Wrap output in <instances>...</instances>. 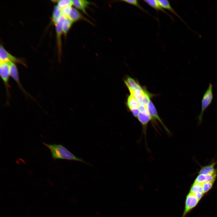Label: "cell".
<instances>
[{"label":"cell","mask_w":217,"mask_h":217,"mask_svg":"<svg viewBox=\"0 0 217 217\" xmlns=\"http://www.w3.org/2000/svg\"><path fill=\"white\" fill-rule=\"evenodd\" d=\"M147 111L151 117L153 121L158 120L160 122L165 131L168 133H169L170 131L169 130L164 124L159 117L155 106L151 100L149 101L147 105Z\"/></svg>","instance_id":"obj_7"},{"label":"cell","mask_w":217,"mask_h":217,"mask_svg":"<svg viewBox=\"0 0 217 217\" xmlns=\"http://www.w3.org/2000/svg\"><path fill=\"white\" fill-rule=\"evenodd\" d=\"M61 16V9L57 5L55 6L54 8L52 15V20L55 25L58 22Z\"/></svg>","instance_id":"obj_21"},{"label":"cell","mask_w":217,"mask_h":217,"mask_svg":"<svg viewBox=\"0 0 217 217\" xmlns=\"http://www.w3.org/2000/svg\"><path fill=\"white\" fill-rule=\"evenodd\" d=\"M143 1L149 6L156 10L157 12L158 11H161L168 15L172 20L173 19L171 16L161 6L158 0H144Z\"/></svg>","instance_id":"obj_15"},{"label":"cell","mask_w":217,"mask_h":217,"mask_svg":"<svg viewBox=\"0 0 217 217\" xmlns=\"http://www.w3.org/2000/svg\"><path fill=\"white\" fill-rule=\"evenodd\" d=\"M72 8V5H69L61 9V16L67 17Z\"/></svg>","instance_id":"obj_25"},{"label":"cell","mask_w":217,"mask_h":217,"mask_svg":"<svg viewBox=\"0 0 217 217\" xmlns=\"http://www.w3.org/2000/svg\"><path fill=\"white\" fill-rule=\"evenodd\" d=\"M0 62L16 63L22 64L25 67L26 64L24 61L16 58L8 52L3 46L1 45L0 47Z\"/></svg>","instance_id":"obj_5"},{"label":"cell","mask_w":217,"mask_h":217,"mask_svg":"<svg viewBox=\"0 0 217 217\" xmlns=\"http://www.w3.org/2000/svg\"><path fill=\"white\" fill-rule=\"evenodd\" d=\"M217 175V173L209 175L198 174L194 182L200 183L206 182H214Z\"/></svg>","instance_id":"obj_14"},{"label":"cell","mask_w":217,"mask_h":217,"mask_svg":"<svg viewBox=\"0 0 217 217\" xmlns=\"http://www.w3.org/2000/svg\"><path fill=\"white\" fill-rule=\"evenodd\" d=\"M137 119L142 126V133L146 137L147 127L150 121L153 120L149 114L142 113L139 112L137 117Z\"/></svg>","instance_id":"obj_10"},{"label":"cell","mask_w":217,"mask_h":217,"mask_svg":"<svg viewBox=\"0 0 217 217\" xmlns=\"http://www.w3.org/2000/svg\"><path fill=\"white\" fill-rule=\"evenodd\" d=\"M121 1L126 2L131 5L135 6L138 8L141 11L145 12L149 14V12L144 9L140 4L138 1L137 0H122Z\"/></svg>","instance_id":"obj_22"},{"label":"cell","mask_w":217,"mask_h":217,"mask_svg":"<svg viewBox=\"0 0 217 217\" xmlns=\"http://www.w3.org/2000/svg\"><path fill=\"white\" fill-rule=\"evenodd\" d=\"M214 182H206L201 183L203 191L204 194L207 193L212 188Z\"/></svg>","instance_id":"obj_23"},{"label":"cell","mask_w":217,"mask_h":217,"mask_svg":"<svg viewBox=\"0 0 217 217\" xmlns=\"http://www.w3.org/2000/svg\"><path fill=\"white\" fill-rule=\"evenodd\" d=\"M0 75L5 87L7 97L9 98L10 87L9 82L10 76L9 62H0Z\"/></svg>","instance_id":"obj_3"},{"label":"cell","mask_w":217,"mask_h":217,"mask_svg":"<svg viewBox=\"0 0 217 217\" xmlns=\"http://www.w3.org/2000/svg\"><path fill=\"white\" fill-rule=\"evenodd\" d=\"M215 162H213L201 167L198 172V174L209 175L217 173V169L215 168Z\"/></svg>","instance_id":"obj_16"},{"label":"cell","mask_w":217,"mask_h":217,"mask_svg":"<svg viewBox=\"0 0 217 217\" xmlns=\"http://www.w3.org/2000/svg\"><path fill=\"white\" fill-rule=\"evenodd\" d=\"M65 18V17L61 16L57 23L55 25L58 52L60 57L61 51V37L63 33L62 27Z\"/></svg>","instance_id":"obj_9"},{"label":"cell","mask_w":217,"mask_h":217,"mask_svg":"<svg viewBox=\"0 0 217 217\" xmlns=\"http://www.w3.org/2000/svg\"><path fill=\"white\" fill-rule=\"evenodd\" d=\"M44 145L50 150L52 158L55 159H61L76 161L88 164L82 159L78 157L69 151L63 145L60 144H49L43 142Z\"/></svg>","instance_id":"obj_1"},{"label":"cell","mask_w":217,"mask_h":217,"mask_svg":"<svg viewBox=\"0 0 217 217\" xmlns=\"http://www.w3.org/2000/svg\"><path fill=\"white\" fill-rule=\"evenodd\" d=\"M57 6L60 9L69 5H72V0H61L58 1Z\"/></svg>","instance_id":"obj_24"},{"label":"cell","mask_w":217,"mask_h":217,"mask_svg":"<svg viewBox=\"0 0 217 217\" xmlns=\"http://www.w3.org/2000/svg\"><path fill=\"white\" fill-rule=\"evenodd\" d=\"M127 105L130 111L138 108L139 105L135 97L130 94L128 96L127 101Z\"/></svg>","instance_id":"obj_17"},{"label":"cell","mask_w":217,"mask_h":217,"mask_svg":"<svg viewBox=\"0 0 217 217\" xmlns=\"http://www.w3.org/2000/svg\"><path fill=\"white\" fill-rule=\"evenodd\" d=\"M199 202L194 194L189 192L186 197L184 209L181 217H185L187 214L197 206Z\"/></svg>","instance_id":"obj_6"},{"label":"cell","mask_w":217,"mask_h":217,"mask_svg":"<svg viewBox=\"0 0 217 217\" xmlns=\"http://www.w3.org/2000/svg\"><path fill=\"white\" fill-rule=\"evenodd\" d=\"M68 17L74 22L80 20H84L91 24H92L90 21L85 17L77 9L74 7H72Z\"/></svg>","instance_id":"obj_11"},{"label":"cell","mask_w":217,"mask_h":217,"mask_svg":"<svg viewBox=\"0 0 217 217\" xmlns=\"http://www.w3.org/2000/svg\"><path fill=\"white\" fill-rule=\"evenodd\" d=\"M161 6L164 9L167 10L172 13L181 19L175 11L174 10L171 6L168 1L167 0H158Z\"/></svg>","instance_id":"obj_18"},{"label":"cell","mask_w":217,"mask_h":217,"mask_svg":"<svg viewBox=\"0 0 217 217\" xmlns=\"http://www.w3.org/2000/svg\"><path fill=\"white\" fill-rule=\"evenodd\" d=\"M10 65V76L17 83L18 85L23 92L27 96H30L29 94L24 89L20 81L19 73L16 65L13 63L9 62Z\"/></svg>","instance_id":"obj_8"},{"label":"cell","mask_w":217,"mask_h":217,"mask_svg":"<svg viewBox=\"0 0 217 217\" xmlns=\"http://www.w3.org/2000/svg\"><path fill=\"white\" fill-rule=\"evenodd\" d=\"M74 22L69 17L66 18L62 27L63 33L66 36L71 27Z\"/></svg>","instance_id":"obj_20"},{"label":"cell","mask_w":217,"mask_h":217,"mask_svg":"<svg viewBox=\"0 0 217 217\" xmlns=\"http://www.w3.org/2000/svg\"><path fill=\"white\" fill-rule=\"evenodd\" d=\"M213 98V86L211 83H210L202 99L201 110L198 117L199 122H202L204 112L212 103Z\"/></svg>","instance_id":"obj_2"},{"label":"cell","mask_w":217,"mask_h":217,"mask_svg":"<svg viewBox=\"0 0 217 217\" xmlns=\"http://www.w3.org/2000/svg\"><path fill=\"white\" fill-rule=\"evenodd\" d=\"M138 108L140 112L144 114H149L146 107L139 105Z\"/></svg>","instance_id":"obj_26"},{"label":"cell","mask_w":217,"mask_h":217,"mask_svg":"<svg viewBox=\"0 0 217 217\" xmlns=\"http://www.w3.org/2000/svg\"><path fill=\"white\" fill-rule=\"evenodd\" d=\"M129 90L130 94L134 96L140 105L147 107V105L150 100L151 94H150L144 88L142 90Z\"/></svg>","instance_id":"obj_4"},{"label":"cell","mask_w":217,"mask_h":217,"mask_svg":"<svg viewBox=\"0 0 217 217\" xmlns=\"http://www.w3.org/2000/svg\"><path fill=\"white\" fill-rule=\"evenodd\" d=\"M189 192L194 195L198 193L204 194L201 183L194 182L190 187Z\"/></svg>","instance_id":"obj_19"},{"label":"cell","mask_w":217,"mask_h":217,"mask_svg":"<svg viewBox=\"0 0 217 217\" xmlns=\"http://www.w3.org/2000/svg\"><path fill=\"white\" fill-rule=\"evenodd\" d=\"M72 4L77 9L81 11L84 14L89 17L87 13L86 9L91 3L85 0H72Z\"/></svg>","instance_id":"obj_13"},{"label":"cell","mask_w":217,"mask_h":217,"mask_svg":"<svg viewBox=\"0 0 217 217\" xmlns=\"http://www.w3.org/2000/svg\"><path fill=\"white\" fill-rule=\"evenodd\" d=\"M124 82L129 90H142L144 88L142 87L137 81L131 77H127Z\"/></svg>","instance_id":"obj_12"}]
</instances>
